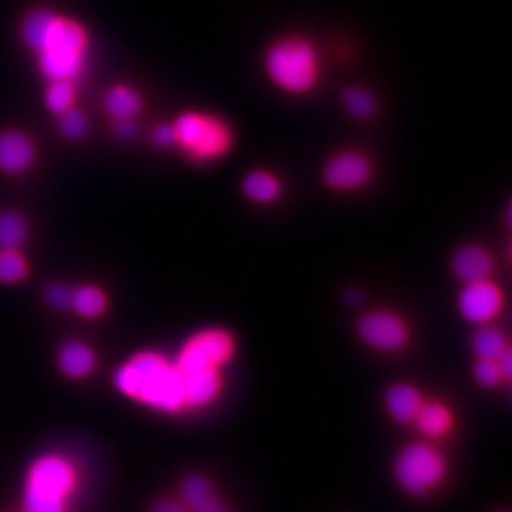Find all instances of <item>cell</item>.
I'll use <instances>...</instances> for the list:
<instances>
[{
  "label": "cell",
  "mask_w": 512,
  "mask_h": 512,
  "mask_svg": "<svg viewBox=\"0 0 512 512\" xmlns=\"http://www.w3.org/2000/svg\"><path fill=\"white\" fill-rule=\"evenodd\" d=\"M114 384L121 393L161 412H177L184 406L183 373L154 353H143L121 366Z\"/></svg>",
  "instance_id": "1"
},
{
  "label": "cell",
  "mask_w": 512,
  "mask_h": 512,
  "mask_svg": "<svg viewBox=\"0 0 512 512\" xmlns=\"http://www.w3.org/2000/svg\"><path fill=\"white\" fill-rule=\"evenodd\" d=\"M89 37L76 20L57 15L40 40L35 52L40 73L49 82H73L84 72L87 62Z\"/></svg>",
  "instance_id": "2"
},
{
  "label": "cell",
  "mask_w": 512,
  "mask_h": 512,
  "mask_svg": "<svg viewBox=\"0 0 512 512\" xmlns=\"http://www.w3.org/2000/svg\"><path fill=\"white\" fill-rule=\"evenodd\" d=\"M265 67L269 79L288 93H309L318 83V53L308 40L299 37L275 43L266 53Z\"/></svg>",
  "instance_id": "3"
},
{
  "label": "cell",
  "mask_w": 512,
  "mask_h": 512,
  "mask_svg": "<svg viewBox=\"0 0 512 512\" xmlns=\"http://www.w3.org/2000/svg\"><path fill=\"white\" fill-rule=\"evenodd\" d=\"M76 485V471L67 458L50 454L30 468L25 491L26 512H66Z\"/></svg>",
  "instance_id": "4"
},
{
  "label": "cell",
  "mask_w": 512,
  "mask_h": 512,
  "mask_svg": "<svg viewBox=\"0 0 512 512\" xmlns=\"http://www.w3.org/2000/svg\"><path fill=\"white\" fill-rule=\"evenodd\" d=\"M446 460L436 447L414 443L400 451L394 464V476L406 493L421 497L439 487L446 477Z\"/></svg>",
  "instance_id": "5"
},
{
  "label": "cell",
  "mask_w": 512,
  "mask_h": 512,
  "mask_svg": "<svg viewBox=\"0 0 512 512\" xmlns=\"http://www.w3.org/2000/svg\"><path fill=\"white\" fill-rule=\"evenodd\" d=\"M175 143L197 160H214L227 153L231 134L221 120L200 113H184L173 124Z\"/></svg>",
  "instance_id": "6"
},
{
  "label": "cell",
  "mask_w": 512,
  "mask_h": 512,
  "mask_svg": "<svg viewBox=\"0 0 512 512\" xmlns=\"http://www.w3.org/2000/svg\"><path fill=\"white\" fill-rule=\"evenodd\" d=\"M234 342L227 332L207 330L191 339L184 346L177 366L181 373L217 369L231 357Z\"/></svg>",
  "instance_id": "7"
},
{
  "label": "cell",
  "mask_w": 512,
  "mask_h": 512,
  "mask_svg": "<svg viewBox=\"0 0 512 512\" xmlns=\"http://www.w3.org/2000/svg\"><path fill=\"white\" fill-rule=\"evenodd\" d=\"M357 332L366 345L380 352H397L409 340L406 323L392 312L367 313L360 319Z\"/></svg>",
  "instance_id": "8"
},
{
  "label": "cell",
  "mask_w": 512,
  "mask_h": 512,
  "mask_svg": "<svg viewBox=\"0 0 512 512\" xmlns=\"http://www.w3.org/2000/svg\"><path fill=\"white\" fill-rule=\"evenodd\" d=\"M458 311L468 322L488 325L503 309V293L490 281L466 284L458 295Z\"/></svg>",
  "instance_id": "9"
},
{
  "label": "cell",
  "mask_w": 512,
  "mask_h": 512,
  "mask_svg": "<svg viewBox=\"0 0 512 512\" xmlns=\"http://www.w3.org/2000/svg\"><path fill=\"white\" fill-rule=\"evenodd\" d=\"M372 175V164L359 151H343L326 164L323 177L335 190L349 191L362 187Z\"/></svg>",
  "instance_id": "10"
},
{
  "label": "cell",
  "mask_w": 512,
  "mask_h": 512,
  "mask_svg": "<svg viewBox=\"0 0 512 512\" xmlns=\"http://www.w3.org/2000/svg\"><path fill=\"white\" fill-rule=\"evenodd\" d=\"M35 157V146L26 134L16 130L0 133V170L9 174L25 173Z\"/></svg>",
  "instance_id": "11"
},
{
  "label": "cell",
  "mask_w": 512,
  "mask_h": 512,
  "mask_svg": "<svg viewBox=\"0 0 512 512\" xmlns=\"http://www.w3.org/2000/svg\"><path fill=\"white\" fill-rule=\"evenodd\" d=\"M491 255L478 245H467L458 249L453 258V271L464 284L487 281L493 274Z\"/></svg>",
  "instance_id": "12"
},
{
  "label": "cell",
  "mask_w": 512,
  "mask_h": 512,
  "mask_svg": "<svg viewBox=\"0 0 512 512\" xmlns=\"http://www.w3.org/2000/svg\"><path fill=\"white\" fill-rule=\"evenodd\" d=\"M221 389V379L217 369L197 370L184 373L183 392L184 404L201 407L211 403Z\"/></svg>",
  "instance_id": "13"
},
{
  "label": "cell",
  "mask_w": 512,
  "mask_h": 512,
  "mask_svg": "<svg viewBox=\"0 0 512 512\" xmlns=\"http://www.w3.org/2000/svg\"><path fill=\"white\" fill-rule=\"evenodd\" d=\"M421 406H423V399L410 384H394L386 394L387 412L399 423H412Z\"/></svg>",
  "instance_id": "14"
},
{
  "label": "cell",
  "mask_w": 512,
  "mask_h": 512,
  "mask_svg": "<svg viewBox=\"0 0 512 512\" xmlns=\"http://www.w3.org/2000/svg\"><path fill=\"white\" fill-rule=\"evenodd\" d=\"M143 109V100L140 94L133 87L119 86L111 87L104 96V110L114 120H133Z\"/></svg>",
  "instance_id": "15"
},
{
  "label": "cell",
  "mask_w": 512,
  "mask_h": 512,
  "mask_svg": "<svg viewBox=\"0 0 512 512\" xmlns=\"http://www.w3.org/2000/svg\"><path fill=\"white\" fill-rule=\"evenodd\" d=\"M96 365L93 350L86 343L72 340L63 346L59 353V366L64 375L79 379L90 375Z\"/></svg>",
  "instance_id": "16"
},
{
  "label": "cell",
  "mask_w": 512,
  "mask_h": 512,
  "mask_svg": "<svg viewBox=\"0 0 512 512\" xmlns=\"http://www.w3.org/2000/svg\"><path fill=\"white\" fill-rule=\"evenodd\" d=\"M414 421L421 433L431 439L446 436L453 426L450 410L439 402L423 403Z\"/></svg>",
  "instance_id": "17"
},
{
  "label": "cell",
  "mask_w": 512,
  "mask_h": 512,
  "mask_svg": "<svg viewBox=\"0 0 512 512\" xmlns=\"http://www.w3.org/2000/svg\"><path fill=\"white\" fill-rule=\"evenodd\" d=\"M242 191L251 201L258 202V204H269L281 194V184L275 175L266 173V171H254L245 177Z\"/></svg>",
  "instance_id": "18"
},
{
  "label": "cell",
  "mask_w": 512,
  "mask_h": 512,
  "mask_svg": "<svg viewBox=\"0 0 512 512\" xmlns=\"http://www.w3.org/2000/svg\"><path fill=\"white\" fill-rule=\"evenodd\" d=\"M28 237V227L18 212H0V251H18Z\"/></svg>",
  "instance_id": "19"
},
{
  "label": "cell",
  "mask_w": 512,
  "mask_h": 512,
  "mask_svg": "<svg viewBox=\"0 0 512 512\" xmlns=\"http://www.w3.org/2000/svg\"><path fill=\"white\" fill-rule=\"evenodd\" d=\"M473 349L478 359L498 360L507 352V338L501 330L483 325L473 338Z\"/></svg>",
  "instance_id": "20"
},
{
  "label": "cell",
  "mask_w": 512,
  "mask_h": 512,
  "mask_svg": "<svg viewBox=\"0 0 512 512\" xmlns=\"http://www.w3.org/2000/svg\"><path fill=\"white\" fill-rule=\"evenodd\" d=\"M183 498L188 510L202 512L210 507L217 498L214 497V490L211 484L204 477H188L183 484Z\"/></svg>",
  "instance_id": "21"
},
{
  "label": "cell",
  "mask_w": 512,
  "mask_h": 512,
  "mask_svg": "<svg viewBox=\"0 0 512 512\" xmlns=\"http://www.w3.org/2000/svg\"><path fill=\"white\" fill-rule=\"evenodd\" d=\"M106 306V296L94 286H83L73 292L72 308L83 318H97L104 312Z\"/></svg>",
  "instance_id": "22"
},
{
  "label": "cell",
  "mask_w": 512,
  "mask_h": 512,
  "mask_svg": "<svg viewBox=\"0 0 512 512\" xmlns=\"http://www.w3.org/2000/svg\"><path fill=\"white\" fill-rule=\"evenodd\" d=\"M74 100H76V89H74L73 82L67 80H55L50 82L45 94L46 107L52 113H64L74 107Z\"/></svg>",
  "instance_id": "23"
},
{
  "label": "cell",
  "mask_w": 512,
  "mask_h": 512,
  "mask_svg": "<svg viewBox=\"0 0 512 512\" xmlns=\"http://www.w3.org/2000/svg\"><path fill=\"white\" fill-rule=\"evenodd\" d=\"M28 275V265L18 251H0V282L18 284Z\"/></svg>",
  "instance_id": "24"
},
{
  "label": "cell",
  "mask_w": 512,
  "mask_h": 512,
  "mask_svg": "<svg viewBox=\"0 0 512 512\" xmlns=\"http://www.w3.org/2000/svg\"><path fill=\"white\" fill-rule=\"evenodd\" d=\"M59 130L69 140H80L89 131V119L82 110L72 107L59 114Z\"/></svg>",
  "instance_id": "25"
},
{
  "label": "cell",
  "mask_w": 512,
  "mask_h": 512,
  "mask_svg": "<svg viewBox=\"0 0 512 512\" xmlns=\"http://www.w3.org/2000/svg\"><path fill=\"white\" fill-rule=\"evenodd\" d=\"M346 110L357 119H367L376 110V101L372 94L363 89H350L343 97Z\"/></svg>",
  "instance_id": "26"
},
{
  "label": "cell",
  "mask_w": 512,
  "mask_h": 512,
  "mask_svg": "<svg viewBox=\"0 0 512 512\" xmlns=\"http://www.w3.org/2000/svg\"><path fill=\"white\" fill-rule=\"evenodd\" d=\"M474 376L485 389L497 387L504 379L497 360L478 359L476 366H474Z\"/></svg>",
  "instance_id": "27"
},
{
  "label": "cell",
  "mask_w": 512,
  "mask_h": 512,
  "mask_svg": "<svg viewBox=\"0 0 512 512\" xmlns=\"http://www.w3.org/2000/svg\"><path fill=\"white\" fill-rule=\"evenodd\" d=\"M73 291L69 286L55 284L47 289V301L56 309H67L72 306Z\"/></svg>",
  "instance_id": "28"
},
{
  "label": "cell",
  "mask_w": 512,
  "mask_h": 512,
  "mask_svg": "<svg viewBox=\"0 0 512 512\" xmlns=\"http://www.w3.org/2000/svg\"><path fill=\"white\" fill-rule=\"evenodd\" d=\"M151 140L160 148L173 146L175 143L173 126H170V124H160V126L154 128Z\"/></svg>",
  "instance_id": "29"
},
{
  "label": "cell",
  "mask_w": 512,
  "mask_h": 512,
  "mask_svg": "<svg viewBox=\"0 0 512 512\" xmlns=\"http://www.w3.org/2000/svg\"><path fill=\"white\" fill-rule=\"evenodd\" d=\"M114 133L121 140H131L137 134V127L133 120H119L114 124Z\"/></svg>",
  "instance_id": "30"
},
{
  "label": "cell",
  "mask_w": 512,
  "mask_h": 512,
  "mask_svg": "<svg viewBox=\"0 0 512 512\" xmlns=\"http://www.w3.org/2000/svg\"><path fill=\"white\" fill-rule=\"evenodd\" d=\"M151 512H190L187 505L178 503V501H160L154 505Z\"/></svg>",
  "instance_id": "31"
},
{
  "label": "cell",
  "mask_w": 512,
  "mask_h": 512,
  "mask_svg": "<svg viewBox=\"0 0 512 512\" xmlns=\"http://www.w3.org/2000/svg\"><path fill=\"white\" fill-rule=\"evenodd\" d=\"M497 363L498 367H500L501 375H503L504 379H510L512 370L511 350L508 349L507 352H505L504 355L497 360Z\"/></svg>",
  "instance_id": "32"
},
{
  "label": "cell",
  "mask_w": 512,
  "mask_h": 512,
  "mask_svg": "<svg viewBox=\"0 0 512 512\" xmlns=\"http://www.w3.org/2000/svg\"><path fill=\"white\" fill-rule=\"evenodd\" d=\"M202 512H229V511L227 510V508L224 507V505L218 503V501L215 500L214 503H212L210 505V507L205 508V510Z\"/></svg>",
  "instance_id": "33"
},
{
  "label": "cell",
  "mask_w": 512,
  "mask_h": 512,
  "mask_svg": "<svg viewBox=\"0 0 512 512\" xmlns=\"http://www.w3.org/2000/svg\"><path fill=\"white\" fill-rule=\"evenodd\" d=\"M357 299H359V295H357L356 292H350L348 293V301L350 303H356Z\"/></svg>",
  "instance_id": "34"
}]
</instances>
